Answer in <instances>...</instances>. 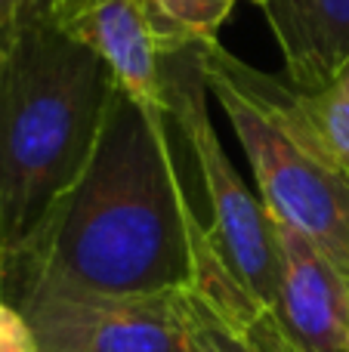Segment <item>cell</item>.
Returning <instances> with one entry per match:
<instances>
[{
	"instance_id": "6da1fadb",
	"label": "cell",
	"mask_w": 349,
	"mask_h": 352,
	"mask_svg": "<svg viewBox=\"0 0 349 352\" xmlns=\"http://www.w3.org/2000/svg\"><path fill=\"white\" fill-rule=\"evenodd\" d=\"M167 121L117 84L90 167L28 248L0 266V300L22 285L105 297H167L195 285L210 235Z\"/></svg>"
},
{
	"instance_id": "7a4b0ae2",
	"label": "cell",
	"mask_w": 349,
	"mask_h": 352,
	"mask_svg": "<svg viewBox=\"0 0 349 352\" xmlns=\"http://www.w3.org/2000/svg\"><path fill=\"white\" fill-rule=\"evenodd\" d=\"M117 78L56 25L22 34L0 62V266L16 260L78 186Z\"/></svg>"
},
{
	"instance_id": "3957f363",
	"label": "cell",
	"mask_w": 349,
	"mask_h": 352,
	"mask_svg": "<svg viewBox=\"0 0 349 352\" xmlns=\"http://www.w3.org/2000/svg\"><path fill=\"white\" fill-rule=\"evenodd\" d=\"M204 90L207 80L198 65L195 43L173 50L164 59V102L170 121L185 136L198 161L210 204V244L229 272L257 300L275 309L282 297V250L275 238V219L257 195L247 192L241 173L223 152Z\"/></svg>"
},
{
	"instance_id": "277c9868",
	"label": "cell",
	"mask_w": 349,
	"mask_h": 352,
	"mask_svg": "<svg viewBox=\"0 0 349 352\" xmlns=\"http://www.w3.org/2000/svg\"><path fill=\"white\" fill-rule=\"evenodd\" d=\"M201 74L251 158L266 210L309 238L349 278V176L291 140L232 80L204 68Z\"/></svg>"
},
{
	"instance_id": "5b68a950",
	"label": "cell",
	"mask_w": 349,
	"mask_h": 352,
	"mask_svg": "<svg viewBox=\"0 0 349 352\" xmlns=\"http://www.w3.org/2000/svg\"><path fill=\"white\" fill-rule=\"evenodd\" d=\"M22 312L37 352H189L167 297H105L22 285L3 297Z\"/></svg>"
},
{
	"instance_id": "8992f818",
	"label": "cell",
	"mask_w": 349,
	"mask_h": 352,
	"mask_svg": "<svg viewBox=\"0 0 349 352\" xmlns=\"http://www.w3.org/2000/svg\"><path fill=\"white\" fill-rule=\"evenodd\" d=\"M53 25L102 56L133 99L167 111L164 59L192 41L164 22L155 0H56Z\"/></svg>"
},
{
	"instance_id": "52a82bcc",
	"label": "cell",
	"mask_w": 349,
	"mask_h": 352,
	"mask_svg": "<svg viewBox=\"0 0 349 352\" xmlns=\"http://www.w3.org/2000/svg\"><path fill=\"white\" fill-rule=\"evenodd\" d=\"M195 53L204 72L232 80L291 140L349 176V62L328 84L297 90L288 80L235 59L220 41H195Z\"/></svg>"
},
{
	"instance_id": "ba28073f",
	"label": "cell",
	"mask_w": 349,
	"mask_h": 352,
	"mask_svg": "<svg viewBox=\"0 0 349 352\" xmlns=\"http://www.w3.org/2000/svg\"><path fill=\"white\" fill-rule=\"evenodd\" d=\"M189 352H306L272 306L257 300L207 244L201 275L170 294Z\"/></svg>"
},
{
	"instance_id": "9c48e42d",
	"label": "cell",
	"mask_w": 349,
	"mask_h": 352,
	"mask_svg": "<svg viewBox=\"0 0 349 352\" xmlns=\"http://www.w3.org/2000/svg\"><path fill=\"white\" fill-rule=\"evenodd\" d=\"M275 238L282 250L278 318L306 352H349V278L282 219H275Z\"/></svg>"
},
{
	"instance_id": "30bf717a",
	"label": "cell",
	"mask_w": 349,
	"mask_h": 352,
	"mask_svg": "<svg viewBox=\"0 0 349 352\" xmlns=\"http://www.w3.org/2000/svg\"><path fill=\"white\" fill-rule=\"evenodd\" d=\"M260 10L297 90L328 84L349 62V0H266Z\"/></svg>"
},
{
	"instance_id": "8fae6325",
	"label": "cell",
	"mask_w": 349,
	"mask_h": 352,
	"mask_svg": "<svg viewBox=\"0 0 349 352\" xmlns=\"http://www.w3.org/2000/svg\"><path fill=\"white\" fill-rule=\"evenodd\" d=\"M238 0H155L158 12L177 34L185 41H216L220 25L229 19ZM254 6H263L266 0H251Z\"/></svg>"
},
{
	"instance_id": "7c38bea8",
	"label": "cell",
	"mask_w": 349,
	"mask_h": 352,
	"mask_svg": "<svg viewBox=\"0 0 349 352\" xmlns=\"http://www.w3.org/2000/svg\"><path fill=\"white\" fill-rule=\"evenodd\" d=\"M53 10L56 0H0V50L41 25H53Z\"/></svg>"
},
{
	"instance_id": "4fadbf2b",
	"label": "cell",
	"mask_w": 349,
	"mask_h": 352,
	"mask_svg": "<svg viewBox=\"0 0 349 352\" xmlns=\"http://www.w3.org/2000/svg\"><path fill=\"white\" fill-rule=\"evenodd\" d=\"M0 352H37L22 312L0 300Z\"/></svg>"
},
{
	"instance_id": "5bb4252c",
	"label": "cell",
	"mask_w": 349,
	"mask_h": 352,
	"mask_svg": "<svg viewBox=\"0 0 349 352\" xmlns=\"http://www.w3.org/2000/svg\"><path fill=\"white\" fill-rule=\"evenodd\" d=\"M0 62H3V50H0Z\"/></svg>"
}]
</instances>
